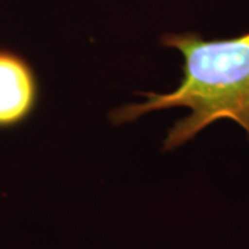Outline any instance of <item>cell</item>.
Returning <instances> with one entry per match:
<instances>
[{"mask_svg": "<svg viewBox=\"0 0 249 249\" xmlns=\"http://www.w3.org/2000/svg\"><path fill=\"white\" fill-rule=\"evenodd\" d=\"M160 42L183 55L178 86L168 93H142L144 103L112 111L111 122L122 124L154 111L183 107L188 115L170 129L165 150L183 145L220 119L237 122L249 139V32L224 40H205L198 34H172Z\"/></svg>", "mask_w": 249, "mask_h": 249, "instance_id": "6da1fadb", "label": "cell"}, {"mask_svg": "<svg viewBox=\"0 0 249 249\" xmlns=\"http://www.w3.org/2000/svg\"><path fill=\"white\" fill-rule=\"evenodd\" d=\"M39 96L32 67L14 52L0 49V129L22 124Z\"/></svg>", "mask_w": 249, "mask_h": 249, "instance_id": "7a4b0ae2", "label": "cell"}]
</instances>
